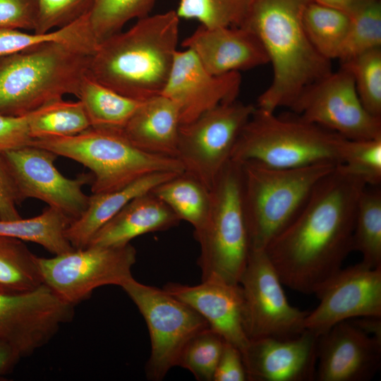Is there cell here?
Returning <instances> with one entry per match:
<instances>
[{"label":"cell","instance_id":"obj_1","mask_svg":"<svg viewBox=\"0 0 381 381\" xmlns=\"http://www.w3.org/2000/svg\"><path fill=\"white\" fill-rule=\"evenodd\" d=\"M367 186L339 164L315 186L294 220L265 248L283 285L314 294L353 251L359 197Z\"/></svg>","mask_w":381,"mask_h":381},{"label":"cell","instance_id":"obj_2","mask_svg":"<svg viewBox=\"0 0 381 381\" xmlns=\"http://www.w3.org/2000/svg\"><path fill=\"white\" fill-rule=\"evenodd\" d=\"M311 0H250L242 25L253 32L272 66L270 86L259 96L256 107L275 111L290 107L311 84L333 71L310 42L303 13Z\"/></svg>","mask_w":381,"mask_h":381},{"label":"cell","instance_id":"obj_3","mask_svg":"<svg viewBox=\"0 0 381 381\" xmlns=\"http://www.w3.org/2000/svg\"><path fill=\"white\" fill-rule=\"evenodd\" d=\"M179 25L176 11L138 19L97 44L87 75L133 99L161 95L177 52Z\"/></svg>","mask_w":381,"mask_h":381},{"label":"cell","instance_id":"obj_4","mask_svg":"<svg viewBox=\"0 0 381 381\" xmlns=\"http://www.w3.org/2000/svg\"><path fill=\"white\" fill-rule=\"evenodd\" d=\"M92 54L49 42L0 57V114H28L66 95L78 97Z\"/></svg>","mask_w":381,"mask_h":381},{"label":"cell","instance_id":"obj_5","mask_svg":"<svg viewBox=\"0 0 381 381\" xmlns=\"http://www.w3.org/2000/svg\"><path fill=\"white\" fill-rule=\"evenodd\" d=\"M241 163L242 202L250 250H265L297 216L317 183L336 164L292 169Z\"/></svg>","mask_w":381,"mask_h":381},{"label":"cell","instance_id":"obj_6","mask_svg":"<svg viewBox=\"0 0 381 381\" xmlns=\"http://www.w3.org/2000/svg\"><path fill=\"white\" fill-rule=\"evenodd\" d=\"M338 133L292 112L277 115L255 107L234 146L231 159L277 169L339 164Z\"/></svg>","mask_w":381,"mask_h":381},{"label":"cell","instance_id":"obj_7","mask_svg":"<svg viewBox=\"0 0 381 381\" xmlns=\"http://www.w3.org/2000/svg\"><path fill=\"white\" fill-rule=\"evenodd\" d=\"M30 145L87 167L93 176L92 193L119 190L154 173L184 171L176 158L144 152L119 129L90 127L72 136L32 139Z\"/></svg>","mask_w":381,"mask_h":381},{"label":"cell","instance_id":"obj_8","mask_svg":"<svg viewBox=\"0 0 381 381\" xmlns=\"http://www.w3.org/2000/svg\"><path fill=\"white\" fill-rule=\"evenodd\" d=\"M211 204L204 222L194 229L200 246L201 281L238 284L250 248L242 202L241 163L230 160L210 189Z\"/></svg>","mask_w":381,"mask_h":381},{"label":"cell","instance_id":"obj_9","mask_svg":"<svg viewBox=\"0 0 381 381\" xmlns=\"http://www.w3.org/2000/svg\"><path fill=\"white\" fill-rule=\"evenodd\" d=\"M121 287L138 307L149 330L151 352L145 367L147 377L162 380L171 368L178 366L188 342L210 325L194 309L163 289L133 277Z\"/></svg>","mask_w":381,"mask_h":381},{"label":"cell","instance_id":"obj_10","mask_svg":"<svg viewBox=\"0 0 381 381\" xmlns=\"http://www.w3.org/2000/svg\"><path fill=\"white\" fill-rule=\"evenodd\" d=\"M136 250L131 244L87 246L53 258H39L44 284L61 300L75 306L102 286H121L133 277Z\"/></svg>","mask_w":381,"mask_h":381},{"label":"cell","instance_id":"obj_11","mask_svg":"<svg viewBox=\"0 0 381 381\" xmlns=\"http://www.w3.org/2000/svg\"><path fill=\"white\" fill-rule=\"evenodd\" d=\"M255 106L237 100L224 103L181 124L176 159L186 171L210 190L224 166Z\"/></svg>","mask_w":381,"mask_h":381},{"label":"cell","instance_id":"obj_12","mask_svg":"<svg viewBox=\"0 0 381 381\" xmlns=\"http://www.w3.org/2000/svg\"><path fill=\"white\" fill-rule=\"evenodd\" d=\"M238 284L243 296V324L249 340L291 338L305 330L309 311L291 306L265 250H250Z\"/></svg>","mask_w":381,"mask_h":381},{"label":"cell","instance_id":"obj_13","mask_svg":"<svg viewBox=\"0 0 381 381\" xmlns=\"http://www.w3.org/2000/svg\"><path fill=\"white\" fill-rule=\"evenodd\" d=\"M290 109L306 121L346 139L381 138V118L364 108L353 77L343 66L306 87Z\"/></svg>","mask_w":381,"mask_h":381},{"label":"cell","instance_id":"obj_14","mask_svg":"<svg viewBox=\"0 0 381 381\" xmlns=\"http://www.w3.org/2000/svg\"><path fill=\"white\" fill-rule=\"evenodd\" d=\"M1 154L14 176L21 202L40 200L72 222L85 211L89 196L82 188L92 180V176L83 174L73 179L64 176L54 164L58 155L32 145Z\"/></svg>","mask_w":381,"mask_h":381},{"label":"cell","instance_id":"obj_15","mask_svg":"<svg viewBox=\"0 0 381 381\" xmlns=\"http://www.w3.org/2000/svg\"><path fill=\"white\" fill-rule=\"evenodd\" d=\"M314 294L320 302L308 313L304 327L318 337L343 321L381 318V267L359 262L341 268Z\"/></svg>","mask_w":381,"mask_h":381},{"label":"cell","instance_id":"obj_16","mask_svg":"<svg viewBox=\"0 0 381 381\" xmlns=\"http://www.w3.org/2000/svg\"><path fill=\"white\" fill-rule=\"evenodd\" d=\"M73 306L61 300L44 284L31 292L0 294V339L21 357L47 344L60 327L71 322Z\"/></svg>","mask_w":381,"mask_h":381},{"label":"cell","instance_id":"obj_17","mask_svg":"<svg viewBox=\"0 0 381 381\" xmlns=\"http://www.w3.org/2000/svg\"><path fill=\"white\" fill-rule=\"evenodd\" d=\"M241 85L238 71L210 73L189 49L176 52L171 71L161 95L177 106L181 124L188 123L210 109L236 100Z\"/></svg>","mask_w":381,"mask_h":381},{"label":"cell","instance_id":"obj_18","mask_svg":"<svg viewBox=\"0 0 381 381\" xmlns=\"http://www.w3.org/2000/svg\"><path fill=\"white\" fill-rule=\"evenodd\" d=\"M381 366V339L351 320L341 322L318 337L315 380L368 381Z\"/></svg>","mask_w":381,"mask_h":381},{"label":"cell","instance_id":"obj_19","mask_svg":"<svg viewBox=\"0 0 381 381\" xmlns=\"http://www.w3.org/2000/svg\"><path fill=\"white\" fill-rule=\"evenodd\" d=\"M318 341V337L308 329L291 338L250 340L242 352L248 380H315Z\"/></svg>","mask_w":381,"mask_h":381},{"label":"cell","instance_id":"obj_20","mask_svg":"<svg viewBox=\"0 0 381 381\" xmlns=\"http://www.w3.org/2000/svg\"><path fill=\"white\" fill-rule=\"evenodd\" d=\"M211 74L244 71L269 63L263 45L243 27L206 28L200 25L182 42Z\"/></svg>","mask_w":381,"mask_h":381},{"label":"cell","instance_id":"obj_21","mask_svg":"<svg viewBox=\"0 0 381 381\" xmlns=\"http://www.w3.org/2000/svg\"><path fill=\"white\" fill-rule=\"evenodd\" d=\"M183 301L208 322L210 327L242 352L249 343L243 324V296L239 284L202 281L189 286L168 282L162 288Z\"/></svg>","mask_w":381,"mask_h":381},{"label":"cell","instance_id":"obj_22","mask_svg":"<svg viewBox=\"0 0 381 381\" xmlns=\"http://www.w3.org/2000/svg\"><path fill=\"white\" fill-rule=\"evenodd\" d=\"M181 219L152 190L127 203L92 236L88 246H118L145 234L168 230Z\"/></svg>","mask_w":381,"mask_h":381},{"label":"cell","instance_id":"obj_23","mask_svg":"<svg viewBox=\"0 0 381 381\" xmlns=\"http://www.w3.org/2000/svg\"><path fill=\"white\" fill-rule=\"evenodd\" d=\"M180 125L176 104L159 95L143 101L122 132L133 145L144 152L176 158Z\"/></svg>","mask_w":381,"mask_h":381},{"label":"cell","instance_id":"obj_24","mask_svg":"<svg viewBox=\"0 0 381 381\" xmlns=\"http://www.w3.org/2000/svg\"><path fill=\"white\" fill-rule=\"evenodd\" d=\"M180 173L158 172L146 175L116 190L92 193L85 211L65 231L74 248L88 246L95 233L133 198L152 190Z\"/></svg>","mask_w":381,"mask_h":381},{"label":"cell","instance_id":"obj_25","mask_svg":"<svg viewBox=\"0 0 381 381\" xmlns=\"http://www.w3.org/2000/svg\"><path fill=\"white\" fill-rule=\"evenodd\" d=\"M93 128L122 130L143 101L122 95L86 75L78 95Z\"/></svg>","mask_w":381,"mask_h":381},{"label":"cell","instance_id":"obj_26","mask_svg":"<svg viewBox=\"0 0 381 381\" xmlns=\"http://www.w3.org/2000/svg\"><path fill=\"white\" fill-rule=\"evenodd\" d=\"M71 222L62 212L48 207L34 217L0 220V235L37 243L56 255L74 249L65 235Z\"/></svg>","mask_w":381,"mask_h":381},{"label":"cell","instance_id":"obj_27","mask_svg":"<svg viewBox=\"0 0 381 381\" xmlns=\"http://www.w3.org/2000/svg\"><path fill=\"white\" fill-rule=\"evenodd\" d=\"M37 259L23 241L0 235V294L21 295L44 284Z\"/></svg>","mask_w":381,"mask_h":381},{"label":"cell","instance_id":"obj_28","mask_svg":"<svg viewBox=\"0 0 381 381\" xmlns=\"http://www.w3.org/2000/svg\"><path fill=\"white\" fill-rule=\"evenodd\" d=\"M306 35L325 59H339L351 24V16L341 10L311 0L303 13Z\"/></svg>","mask_w":381,"mask_h":381},{"label":"cell","instance_id":"obj_29","mask_svg":"<svg viewBox=\"0 0 381 381\" xmlns=\"http://www.w3.org/2000/svg\"><path fill=\"white\" fill-rule=\"evenodd\" d=\"M152 191L166 203L181 221L198 228L208 215L210 190L190 174L183 171L160 183Z\"/></svg>","mask_w":381,"mask_h":381},{"label":"cell","instance_id":"obj_30","mask_svg":"<svg viewBox=\"0 0 381 381\" xmlns=\"http://www.w3.org/2000/svg\"><path fill=\"white\" fill-rule=\"evenodd\" d=\"M89 16L90 13L65 27L46 33L0 28V57L49 42L66 44L92 54L98 43L92 32Z\"/></svg>","mask_w":381,"mask_h":381},{"label":"cell","instance_id":"obj_31","mask_svg":"<svg viewBox=\"0 0 381 381\" xmlns=\"http://www.w3.org/2000/svg\"><path fill=\"white\" fill-rule=\"evenodd\" d=\"M353 250L370 268L381 267V191L378 186L362 191L357 203Z\"/></svg>","mask_w":381,"mask_h":381},{"label":"cell","instance_id":"obj_32","mask_svg":"<svg viewBox=\"0 0 381 381\" xmlns=\"http://www.w3.org/2000/svg\"><path fill=\"white\" fill-rule=\"evenodd\" d=\"M90 127L88 116L80 100L66 102L62 99L30 113L32 139L72 136Z\"/></svg>","mask_w":381,"mask_h":381},{"label":"cell","instance_id":"obj_33","mask_svg":"<svg viewBox=\"0 0 381 381\" xmlns=\"http://www.w3.org/2000/svg\"><path fill=\"white\" fill-rule=\"evenodd\" d=\"M155 0H95L89 20L99 44L120 32L128 21L149 16Z\"/></svg>","mask_w":381,"mask_h":381},{"label":"cell","instance_id":"obj_34","mask_svg":"<svg viewBox=\"0 0 381 381\" xmlns=\"http://www.w3.org/2000/svg\"><path fill=\"white\" fill-rule=\"evenodd\" d=\"M339 165L366 186L381 183V138L351 140L342 138L337 149Z\"/></svg>","mask_w":381,"mask_h":381},{"label":"cell","instance_id":"obj_35","mask_svg":"<svg viewBox=\"0 0 381 381\" xmlns=\"http://www.w3.org/2000/svg\"><path fill=\"white\" fill-rule=\"evenodd\" d=\"M250 0H180L176 13L179 18L195 19L213 28L240 27Z\"/></svg>","mask_w":381,"mask_h":381},{"label":"cell","instance_id":"obj_36","mask_svg":"<svg viewBox=\"0 0 381 381\" xmlns=\"http://www.w3.org/2000/svg\"><path fill=\"white\" fill-rule=\"evenodd\" d=\"M377 47H381V1L369 0L351 16L339 60L342 63Z\"/></svg>","mask_w":381,"mask_h":381},{"label":"cell","instance_id":"obj_37","mask_svg":"<svg viewBox=\"0 0 381 381\" xmlns=\"http://www.w3.org/2000/svg\"><path fill=\"white\" fill-rule=\"evenodd\" d=\"M341 66L351 71L366 111L381 118V47L363 52L342 62Z\"/></svg>","mask_w":381,"mask_h":381},{"label":"cell","instance_id":"obj_38","mask_svg":"<svg viewBox=\"0 0 381 381\" xmlns=\"http://www.w3.org/2000/svg\"><path fill=\"white\" fill-rule=\"evenodd\" d=\"M225 340L208 327L196 334L183 349L178 366L188 370L200 381H213Z\"/></svg>","mask_w":381,"mask_h":381},{"label":"cell","instance_id":"obj_39","mask_svg":"<svg viewBox=\"0 0 381 381\" xmlns=\"http://www.w3.org/2000/svg\"><path fill=\"white\" fill-rule=\"evenodd\" d=\"M34 32L46 33L65 27L90 13L95 0H37Z\"/></svg>","mask_w":381,"mask_h":381},{"label":"cell","instance_id":"obj_40","mask_svg":"<svg viewBox=\"0 0 381 381\" xmlns=\"http://www.w3.org/2000/svg\"><path fill=\"white\" fill-rule=\"evenodd\" d=\"M37 18V0H0V28L34 30Z\"/></svg>","mask_w":381,"mask_h":381},{"label":"cell","instance_id":"obj_41","mask_svg":"<svg viewBox=\"0 0 381 381\" xmlns=\"http://www.w3.org/2000/svg\"><path fill=\"white\" fill-rule=\"evenodd\" d=\"M29 118L30 114L20 116L0 114V153L30 144Z\"/></svg>","mask_w":381,"mask_h":381},{"label":"cell","instance_id":"obj_42","mask_svg":"<svg viewBox=\"0 0 381 381\" xmlns=\"http://www.w3.org/2000/svg\"><path fill=\"white\" fill-rule=\"evenodd\" d=\"M20 202L14 176L3 155L0 153V220L20 219L16 207Z\"/></svg>","mask_w":381,"mask_h":381},{"label":"cell","instance_id":"obj_43","mask_svg":"<svg viewBox=\"0 0 381 381\" xmlns=\"http://www.w3.org/2000/svg\"><path fill=\"white\" fill-rule=\"evenodd\" d=\"M248 380L242 353L234 345L224 341L213 381Z\"/></svg>","mask_w":381,"mask_h":381},{"label":"cell","instance_id":"obj_44","mask_svg":"<svg viewBox=\"0 0 381 381\" xmlns=\"http://www.w3.org/2000/svg\"><path fill=\"white\" fill-rule=\"evenodd\" d=\"M21 358L14 347L0 339V379L10 373Z\"/></svg>","mask_w":381,"mask_h":381},{"label":"cell","instance_id":"obj_45","mask_svg":"<svg viewBox=\"0 0 381 381\" xmlns=\"http://www.w3.org/2000/svg\"><path fill=\"white\" fill-rule=\"evenodd\" d=\"M326 6L341 10L351 16L369 0H315Z\"/></svg>","mask_w":381,"mask_h":381},{"label":"cell","instance_id":"obj_46","mask_svg":"<svg viewBox=\"0 0 381 381\" xmlns=\"http://www.w3.org/2000/svg\"><path fill=\"white\" fill-rule=\"evenodd\" d=\"M351 320L356 326L365 332L381 339V320L380 318L363 317Z\"/></svg>","mask_w":381,"mask_h":381}]
</instances>
